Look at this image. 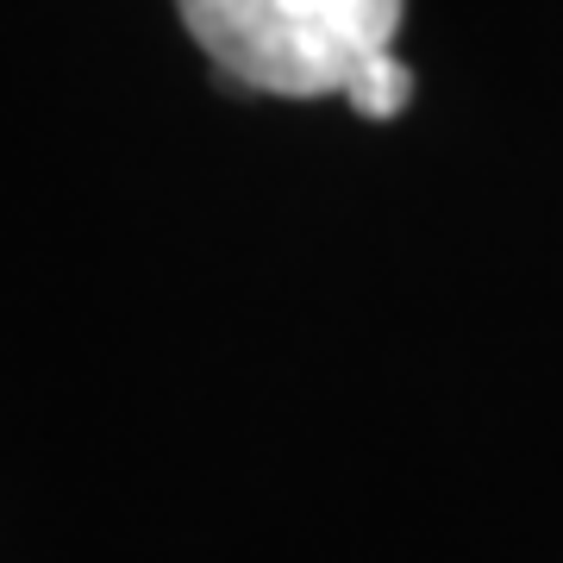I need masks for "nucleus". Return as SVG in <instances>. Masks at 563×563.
Segmentation results:
<instances>
[{"mask_svg": "<svg viewBox=\"0 0 563 563\" xmlns=\"http://www.w3.org/2000/svg\"><path fill=\"white\" fill-rule=\"evenodd\" d=\"M195 44L263 95H344L363 57L395 44L407 0H176Z\"/></svg>", "mask_w": 563, "mask_h": 563, "instance_id": "obj_1", "label": "nucleus"}, {"mask_svg": "<svg viewBox=\"0 0 563 563\" xmlns=\"http://www.w3.org/2000/svg\"><path fill=\"white\" fill-rule=\"evenodd\" d=\"M344 101L369 113V120H395L407 101H413V69H407L395 51H376V57H363L344 81Z\"/></svg>", "mask_w": 563, "mask_h": 563, "instance_id": "obj_2", "label": "nucleus"}]
</instances>
